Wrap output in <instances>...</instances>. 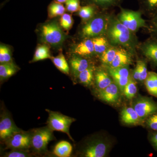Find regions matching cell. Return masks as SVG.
<instances>
[{"label":"cell","instance_id":"1","mask_svg":"<svg viewBox=\"0 0 157 157\" xmlns=\"http://www.w3.org/2000/svg\"><path fill=\"white\" fill-rule=\"evenodd\" d=\"M106 34L111 45L122 46L131 53L135 52L138 46L135 33L122 24L117 17L111 16Z\"/></svg>","mask_w":157,"mask_h":157},{"label":"cell","instance_id":"2","mask_svg":"<svg viewBox=\"0 0 157 157\" xmlns=\"http://www.w3.org/2000/svg\"><path fill=\"white\" fill-rule=\"evenodd\" d=\"M111 15L101 13L88 21L81 31V36L86 39L104 36L106 34Z\"/></svg>","mask_w":157,"mask_h":157},{"label":"cell","instance_id":"3","mask_svg":"<svg viewBox=\"0 0 157 157\" xmlns=\"http://www.w3.org/2000/svg\"><path fill=\"white\" fill-rule=\"evenodd\" d=\"M53 132L46 126L35 129L31 133V147L35 152L38 154L45 152L48 143L56 140Z\"/></svg>","mask_w":157,"mask_h":157},{"label":"cell","instance_id":"4","mask_svg":"<svg viewBox=\"0 0 157 157\" xmlns=\"http://www.w3.org/2000/svg\"><path fill=\"white\" fill-rule=\"evenodd\" d=\"M41 36L43 42L55 46L61 45L66 39V36L60 26L54 21L42 26Z\"/></svg>","mask_w":157,"mask_h":157},{"label":"cell","instance_id":"5","mask_svg":"<svg viewBox=\"0 0 157 157\" xmlns=\"http://www.w3.org/2000/svg\"><path fill=\"white\" fill-rule=\"evenodd\" d=\"M48 113V117L47 121V126L53 131L65 133L70 139L73 140L70 135V128L72 123L76 121L74 118L70 117L56 111L46 109Z\"/></svg>","mask_w":157,"mask_h":157},{"label":"cell","instance_id":"6","mask_svg":"<svg viewBox=\"0 0 157 157\" xmlns=\"http://www.w3.org/2000/svg\"><path fill=\"white\" fill-rule=\"evenodd\" d=\"M142 14L139 10L135 11L121 8L117 18L127 28L135 33L141 28L147 29V24L141 17Z\"/></svg>","mask_w":157,"mask_h":157},{"label":"cell","instance_id":"7","mask_svg":"<svg viewBox=\"0 0 157 157\" xmlns=\"http://www.w3.org/2000/svg\"><path fill=\"white\" fill-rule=\"evenodd\" d=\"M31 133L22 131L15 133L4 141L6 148L28 150L31 147Z\"/></svg>","mask_w":157,"mask_h":157},{"label":"cell","instance_id":"8","mask_svg":"<svg viewBox=\"0 0 157 157\" xmlns=\"http://www.w3.org/2000/svg\"><path fill=\"white\" fill-rule=\"evenodd\" d=\"M141 120L157 113V103L151 98L142 97L137 99L133 105Z\"/></svg>","mask_w":157,"mask_h":157},{"label":"cell","instance_id":"9","mask_svg":"<svg viewBox=\"0 0 157 157\" xmlns=\"http://www.w3.org/2000/svg\"><path fill=\"white\" fill-rule=\"evenodd\" d=\"M22 130L16 125L11 115L6 111L1 114L0 119V139L5 141L9 137Z\"/></svg>","mask_w":157,"mask_h":157},{"label":"cell","instance_id":"10","mask_svg":"<svg viewBox=\"0 0 157 157\" xmlns=\"http://www.w3.org/2000/svg\"><path fill=\"white\" fill-rule=\"evenodd\" d=\"M108 72L121 91L123 93L124 88L131 77L128 67L116 68L108 67Z\"/></svg>","mask_w":157,"mask_h":157},{"label":"cell","instance_id":"11","mask_svg":"<svg viewBox=\"0 0 157 157\" xmlns=\"http://www.w3.org/2000/svg\"><path fill=\"white\" fill-rule=\"evenodd\" d=\"M109 145L101 140H97L87 145L83 151V156L103 157L105 156L109 150Z\"/></svg>","mask_w":157,"mask_h":157},{"label":"cell","instance_id":"12","mask_svg":"<svg viewBox=\"0 0 157 157\" xmlns=\"http://www.w3.org/2000/svg\"><path fill=\"white\" fill-rule=\"evenodd\" d=\"M140 49L144 56L157 67V40L151 38L140 45Z\"/></svg>","mask_w":157,"mask_h":157},{"label":"cell","instance_id":"13","mask_svg":"<svg viewBox=\"0 0 157 157\" xmlns=\"http://www.w3.org/2000/svg\"><path fill=\"white\" fill-rule=\"evenodd\" d=\"M119 88L115 82H113L104 90H99L98 96L101 100L108 103H115L120 97Z\"/></svg>","mask_w":157,"mask_h":157},{"label":"cell","instance_id":"14","mask_svg":"<svg viewBox=\"0 0 157 157\" xmlns=\"http://www.w3.org/2000/svg\"><path fill=\"white\" fill-rule=\"evenodd\" d=\"M131 52L125 48H118L114 59L107 67L116 68L128 67L132 64V60Z\"/></svg>","mask_w":157,"mask_h":157},{"label":"cell","instance_id":"15","mask_svg":"<svg viewBox=\"0 0 157 157\" xmlns=\"http://www.w3.org/2000/svg\"><path fill=\"white\" fill-rule=\"evenodd\" d=\"M73 52L78 56H89L95 53L92 39H86L76 45Z\"/></svg>","mask_w":157,"mask_h":157},{"label":"cell","instance_id":"16","mask_svg":"<svg viewBox=\"0 0 157 157\" xmlns=\"http://www.w3.org/2000/svg\"><path fill=\"white\" fill-rule=\"evenodd\" d=\"M139 11L151 18L157 14V0H138Z\"/></svg>","mask_w":157,"mask_h":157},{"label":"cell","instance_id":"17","mask_svg":"<svg viewBox=\"0 0 157 157\" xmlns=\"http://www.w3.org/2000/svg\"><path fill=\"white\" fill-rule=\"evenodd\" d=\"M111 78L108 72L103 69H99L94 73L96 85L99 90H104L112 83Z\"/></svg>","mask_w":157,"mask_h":157},{"label":"cell","instance_id":"18","mask_svg":"<svg viewBox=\"0 0 157 157\" xmlns=\"http://www.w3.org/2000/svg\"><path fill=\"white\" fill-rule=\"evenodd\" d=\"M121 118L124 123L128 125H135L139 123L141 120L134 107L124 108L121 112Z\"/></svg>","mask_w":157,"mask_h":157},{"label":"cell","instance_id":"19","mask_svg":"<svg viewBox=\"0 0 157 157\" xmlns=\"http://www.w3.org/2000/svg\"><path fill=\"white\" fill-rule=\"evenodd\" d=\"M70 64L72 72L75 76L86 70L90 67L87 60L78 56H74L70 60Z\"/></svg>","mask_w":157,"mask_h":157},{"label":"cell","instance_id":"20","mask_svg":"<svg viewBox=\"0 0 157 157\" xmlns=\"http://www.w3.org/2000/svg\"><path fill=\"white\" fill-rule=\"evenodd\" d=\"M73 151L71 144L66 140H62L55 146L53 151L54 155L59 157H69Z\"/></svg>","mask_w":157,"mask_h":157},{"label":"cell","instance_id":"21","mask_svg":"<svg viewBox=\"0 0 157 157\" xmlns=\"http://www.w3.org/2000/svg\"><path fill=\"white\" fill-rule=\"evenodd\" d=\"M18 68L12 62L1 63L0 78L1 81L6 80L13 76L18 71Z\"/></svg>","mask_w":157,"mask_h":157},{"label":"cell","instance_id":"22","mask_svg":"<svg viewBox=\"0 0 157 157\" xmlns=\"http://www.w3.org/2000/svg\"><path fill=\"white\" fill-rule=\"evenodd\" d=\"M95 53L101 55L109 48V43L107 38L104 36L92 38Z\"/></svg>","mask_w":157,"mask_h":157},{"label":"cell","instance_id":"23","mask_svg":"<svg viewBox=\"0 0 157 157\" xmlns=\"http://www.w3.org/2000/svg\"><path fill=\"white\" fill-rule=\"evenodd\" d=\"M144 82L149 94L157 98V73L149 72Z\"/></svg>","mask_w":157,"mask_h":157},{"label":"cell","instance_id":"24","mask_svg":"<svg viewBox=\"0 0 157 157\" xmlns=\"http://www.w3.org/2000/svg\"><path fill=\"white\" fill-rule=\"evenodd\" d=\"M90 5H94L97 7L106 10L119 6L123 0H86Z\"/></svg>","mask_w":157,"mask_h":157},{"label":"cell","instance_id":"25","mask_svg":"<svg viewBox=\"0 0 157 157\" xmlns=\"http://www.w3.org/2000/svg\"><path fill=\"white\" fill-rule=\"evenodd\" d=\"M51 59L54 64L59 71L64 74L69 75L70 67L63 53H60L56 57H52Z\"/></svg>","mask_w":157,"mask_h":157},{"label":"cell","instance_id":"26","mask_svg":"<svg viewBox=\"0 0 157 157\" xmlns=\"http://www.w3.org/2000/svg\"><path fill=\"white\" fill-rule=\"evenodd\" d=\"M50 49L48 45H42L37 47L35 52L32 63L39 61L47 59H51Z\"/></svg>","mask_w":157,"mask_h":157},{"label":"cell","instance_id":"27","mask_svg":"<svg viewBox=\"0 0 157 157\" xmlns=\"http://www.w3.org/2000/svg\"><path fill=\"white\" fill-rule=\"evenodd\" d=\"M77 77L80 83L86 86L90 85L92 83L94 77V68L90 66L86 70L79 73Z\"/></svg>","mask_w":157,"mask_h":157},{"label":"cell","instance_id":"28","mask_svg":"<svg viewBox=\"0 0 157 157\" xmlns=\"http://www.w3.org/2000/svg\"><path fill=\"white\" fill-rule=\"evenodd\" d=\"M97 8V6L94 5L83 6L78 11V15L83 20L88 21L94 16Z\"/></svg>","mask_w":157,"mask_h":157},{"label":"cell","instance_id":"29","mask_svg":"<svg viewBox=\"0 0 157 157\" xmlns=\"http://www.w3.org/2000/svg\"><path fill=\"white\" fill-rule=\"evenodd\" d=\"M117 49V47L115 46L112 45L109 46L107 50L101 56V61L102 63L107 67L109 66L114 59Z\"/></svg>","mask_w":157,"mask_h":157},{"label":"cell","instance_id":"30","mask_svg":"<svg viewBox=\"0 0 157 157\" xmlns=\"http://www.w3.org/2000/svg\"><path fill=\"white\" fill-rule=\"evenodd\" d=\"M48 14L51 18L56 17L58 16H62L64 14L65 8L60 3L56 2L51 3L48 8Z\"/></svg>","mask_w":157,"mask_h":157},{"label":"cell","instance_id":"31","mask_svg":"<svg viewBox=\"0 0 157 157\" xmlns=\"http://www.w3.org/2000/svg\"><path fill=\"white\" fill-rule=\"evenodd\" d=\"M137 92V87L135 80L130 77L128 84L126 85L124 90L123 93L128 99H133Z\"/></svg>","mask_w":157,"mask_h":157},{"label":"cell","instance_id":"32","mask_svg":"<svg viewBox=\"0 0 157 157\" xmlns=\"http://www.w3.org/2000/svg\"><path fill=\"white\" fill-rule=\"evenodd\" d=\"M12 62L11 51L8 46L1 44L0 46V63Z\"/></svg>","mask_w":157,"mask_h":157},{"label":"cell","instance_id":"33","mask_svg":"<svg viewBox=\"0 0 157 157\" xmlns=\"http://www.w3.org/2000/svg\"><path fill=\"white\" fill-rule=\"evenodd\" d=\"M150 18L147 29L151 38L157 40V14Z\"/></svg>","mask_w":157,"mask_h":157},{"label":"cell","instance_id":"34","mask_svg":"<svg viewBox=\"0 0 157 157\" xmlns=\"http://www.w3.org/2000/svg\"><path fill=\"white\" fill-rule=\"evenodd\" d=\"M73 19L70 14H64L62 15L60 20V24L63 29L69 30L72 27L73 24Z\"/></svg>","mask_w":157,"mask_h":157},{"label":"cell","instance_id":"35","mask_svg":"<svg viewBox=\"0 0 157 157\" xmlns=\"http://www.w3.org/2000/svg\"><path fill=\"white\" fill-rule=\"evenodd\" d=\"M28 150H11L4 155L6 157H28L31 156Z\"/></svg>","mask_w":157,"mask_h":157},{"label":"cell","instance_id":"36","mask_svg":"<svg viewBox=\"0 0 157 157\" xmlns=\"http://www.w3.org/2000/svg\"><path fill=\"white\" fill-rule=\"evenodd\" d=\"M65 3L67 11L71 13L78 11L81 8L80 0H67Z\"/></svg>","mask_w":157,"mask_h":157},{"label":"cell","instance_id":"37","mask_svg":"<svg viewBox=\"0 0 157 157\" xmlns=\"http://www.w3.org/2000/svg\"><path fill=\"white\" fill-rule=\"evenodd\" d=\"M139 66L140 74H139V81H145L147 77L148 72H147V66L146 62L144 61L139 60L137 62Z\"/></svg>","mask_w":157,"mask_h":157},{"label":"cell","instance_id":"38","mask_svg":"<svg viewBox=\"0 0 157 157\" xmlns=\"http://www.w3.org/2000/svg\"><path fill=\"white\" fill-rule=\"evenodd\" d=\"M146 123L148 128L154 132H157V113L148 117L146 119Z\"/></svg>","mask_w":157,"mask_h":157},{"label":"cell","instance_id":"39","mask_svg":"<svg viewBox=\"0 0 157 157\" xmlns=\"http://www.w3.org/2000/svg\"><path fill=\"white\" fill-rule=\"evenodd\" d=\"M149 139L152 146L157 151V132L151 133Z\"/></svg>","mask_w":157,"mask_h":157},{"label":"cell","instance_id":"40","mask_svg":"<svg viewBox=\"0 0 157 157\" xmlns=\"http://www.w3.org/2000/svg\"><path fill=\"white\" fill-rule=\"evenodd\" d=\"M139 74H140V69H139V66L138 64L137 63L136 67H135V70L133 71V79L136 81H139Z\"/></svg>","mask_w":157,"mask_h":157},{"label":"cell","instance_id":"41","mask_svg":"<svg viewBox=\"0 0 157 157\" xmlns=\"http://www.w3.org/2000/svg\"><path fill=\"white\" fill-rule=\"evenodd\" d=\"M67 0H56V2H58L60 3H63L66 2V1Z\"/></svg>","mask_w":157,"mask_h":157}]
</instances>
